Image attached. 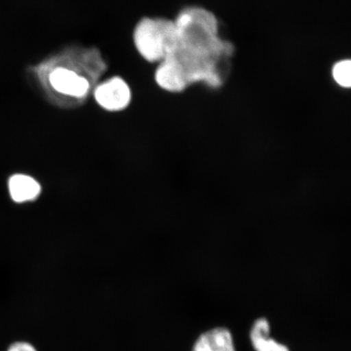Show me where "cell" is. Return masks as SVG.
<instances>
[{
	"label": "cell",
	"mask_w": 351,
	"mask_h": 351,
	"mask_svg": "<svg viewBox=\"0 0 351 351\" xmlns=\"http://www.w3.org/2000/svg\"><path fill=\"white\" fill-rule=\"evenodd\" d=\"M108 64L96 47L70 46L29 69V77L48 103L77 108L93 94Z\"/></svg>",
	"instance_id": "1"
},
{
	"label": "cell",
	"mask_w": 351,
	"mask_h": 351,
	"mask_svg": "<svg viewBox=\"0 0 351 351\" xmlns=\"http://www.w3.org/2000/svg\"><path fill=\"white\" fill-rule=\"evenodd\" d=\"M174 22L178 43L172 55L189 73L217 72L221 61L234 53V46L219 36L216 16L205 8H186Z\"/></svg>",
	"instance_id": "2"
},
{
	"label": "cell",
	"mask_w": 351,
	"mask_h": 351,
	"mask_svg": "<svg viewBox=\"0 0 351 351\" xmlns=\"http://www.w3.org/2000/svg\"><path fill=\"white\" fill-rule=\"evenodd\" d=\"M136 49L148 62H161L178 47L174 21L160 17H143L134 32Z\"/></svg>",
	"instance_id": "3"
},
{
	"label": "cell",
	"mask_w": 351,
	"mask_h": 351,
	"mask_svg": "<svg viewBox=\"0 0 351 351\" xmlns=\"http://www.w3.org/2000/svg\"><path fill=\"white\" fill-rule=\"evenodd\" d=\"M92 95L99 106L108 112L122 111L129 106L132 98L129 85L120 77L99 83Z\"/></svg>",
	"instance_id": "4"
},
{
	"label": "cell",
	"mask_w": 351,
	"mask_h": 351,
	"mask_svg": "<svg viewBox=\"0 0 351 351\" xmlns=\"http://www.w3.org/2000/svg\"><path fill=\"white\" fill-rule=\"evenodd\" d=\"M156 71V82L162 89L179 93L189 86L182 69L172 56H169L160 62Z\"/></svg>",
	"instance_id": "5"
},
{
	"label": "cell",
	"mask_w": 351,
	"mask_h": 351,
	"mask_svg": "<svg viewBox=\"0 0 351 351\" xmlns=\"http://www.w3.org/2000/svg\"><path fill=\"white\" fill-rule=\"evenodd\" d=\"M8 188L12 200L20 204L36 199L42 191L40 184L25 174L12 176L8 182Z\"/></svg>",
	"instance_id": "6"
},
{
	"label": "cell",
	"mask_w": 351,
	"mask_h": 351,
	"mask_svg": "<svg viewBox=\"0 0 351 351\" xmlns=\"http://www.w3.org/2000/svg\"><path fill=\"white\" fill-rule=\"evenodd\" d=\"M193 351H235L231 333L218 328L204 333L196 341Z\"/></svg>",
	"instance_id": "7"
},
{
	"label": "cell",
	"mask_w": 351,
	"mask_h": 351,
	"mask_svg": "<svg viewBox=\"0 0 351 351\" xmlns=\"http://www.w3.org/2000/svg\"><path fill=\"white\" fill-rule=\"evenodd\" d=\"M251 339L256 351H289L287 346L270 339L269 324L265 319H258L254 323Z\"/></svg>",
	"instance_id": "8"
},
{
	"label": "cell",
	"mask_w": 351,
	"mask_h": 351,
	"mask_svg": "<svg viewBox=\"0 0 351 351\" xmlns=\"http://www.w3.org/2000/svg\"><path fill=\"white\" fill-rule=\"evenodd\" d=\"M332 75L337 84L342 88L351 86V62L350 60H342L333 66Z\"/></svg>",
	"instance_id": "9"
},
{
	"label": "cell",
	"mask_w": 351,
	"mask_h": 351,
	"mask_svg": "<svg viewBox=\"0 0 351 351\" xmlns=\"http://www.w3.org/2000/svg\"><path fill=\"white\" fill-rule=\"evenodd\" d=\"M7 351H37L32 344L25 341H17L12 344Z\"/></svg>",
	"instance_id": "10"
}]
</instances>
